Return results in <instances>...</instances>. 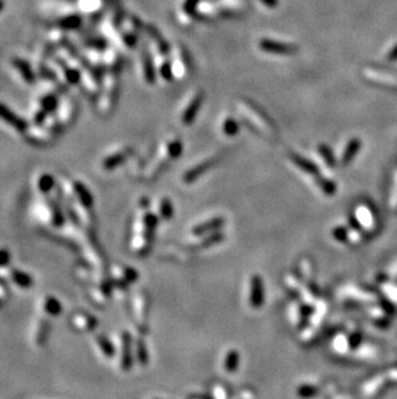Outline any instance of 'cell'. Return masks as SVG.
Segmentation results:
<instances>
[{
	"label": "cell",
	"instance_id": "cell-34",
	"mask_svg": "<svg viewBox=\"0 0 397 399\" xmlns=\"http://www.w3.org/2000/svg\"><path fill=\"white\" fill-rule=\"evenodd\" d=\"M65 75H66V79L69 83L71 84H75L79 82L80 79V74L79 71L75 70V69H66L65 70Z\"/></svg>",
	"mask_w": 397,
	"mask_h": 399
},
{
	"label": "cell",
	"instance_id": "cell-28",
	"mask_svg": "<svg viewBox=\"0 0 397 399\" xmlns=\"http://www.w3.org/2000/svg\"><path fill=\"white\" fill-rule=\"evenodd\" d=\"M222 129L223 132H225V134H227V136H231V137L232 136H235V134H238V121L232 118L225 119V121H223L222 124Z\"/></svg>",
	"mask_w": 397,
	"mask_h": 399
},
{
	"label": "cell",
	"instance_id": "cell-8",
	"mask_svg": "<svg viewBox=\"0 0 397 399\" xmlns=\"http://www.w3.org/2000/svg\"><path fill=\"white\" fill-rule=\"evenodd\" d=\"M214 162H216V158H209V159L204 160V162H201V163H199L197 166L192 167L191 170H188L187 172H186V175H184L183 180L186 182H191V181H195V180L199 177V176L203 175L204 172L207 170H209L210 167L213 166Z\"/></svg>",
	"mask_w": 397,
	"mask_h": 399
},
{
	"label": "cell",
	"instance_id": "cell-24",
	"mask_svg": "<svg viewBox=\"0 0 397 399\" xmlns=\"http://www.w3.org/2000/svg\"><path fill=\"white\" fill-rule=\"evenodd\" d=\"M318 177V186L321 189V192L325 193L326 195H333L335 193V182L330 181V180L324 179V177H320V176H316Z\"/></svg>",
	"mask_w": 397,
	"mask_h": 399
},
{
	"label": "cell",
	"instance_id": "cell-13",
	"mask_svg": "<svg viewBox=\"0 0 397 399\" xmlns=\"http://www.w3.org/2000/svg\"><path fill=\"white\" fill-rule=\"evenodd\" d=\"M51 329V324L47 319H40L36 322L35 328H34V342L36 345H43L47 341L48 333Z\"/></svg>",
	"mask_w": 397,
	"mask_h": 399
},
{
	"label": "cell",
	"instance_id": "cell-32",
	"mask_svg": "<svg viewBox=\"0 0 397 399\" xmlns=\"http://www.w3.org/2000/svg\"><path fill=\"white\" fill-rule=\"evenodd\" d=\"M57 107V99L53 96H47L42 100V109L45 112H51Z\"/></svg>",
	"mask_w": 397,
	"mask_h": 399
},
{
	"label": "cell",
	"instance_id": "cell-9",
	"mask_svg": "<svg viewBox=\"0 0 397 399\" xmlns=\"http://www.w3.org/2000/svg\"><path fill=\"white\" fill-rule=\"evenodd\" d=\"M121 342H123V353H121L120 366L124 371L129 370L132 366V344H131V336L128 333H123L121 336Z\"/></svg>",
	"mask_w": 397,
	"mask_h": 399
},
{
	"label": "cell",
	"instance_id": "cell-17",
	"mask_svg": "<svg viewBox=\"0 0 397 399\" xmlns=\"http://www.w3.org/2000/svg\"><path fill=\"white\" fill-rule=\"evenodd\" d=\"M141 64H142V71H143V78L149 84H154L155 82V69L151 62V58L147 55L146 52H143L142 58H141Z\"/></svg>",
	"mask_w": 397,
	"mask_h": 399
},
{
	"label": "cell",
	"instance_id": "cell-2",
	"mask_svg": "<svg viewBox=\"0 0 397 399\" xmlns=\"http://www.w3.org/2000/svg\"><path fill=\"white\" fill-rule=\"evenodd\" d=\"M172 69L174 77L177 78H186L190 75L192 70V64H191V57L188 52L186 51L184 47L177 45L173 51V62Z\"/></svg>",
	"mask_w": 397,
	"mask_h": 399
},
{
	"label": "cell",
	"instance_id": "cell-30",
	"mask_svg": "<svg viewBox=\"0 0 397 399\" xmlns=\"http://www.w3.org/2000/svg\"><path fill=\"white\" fill-rule=\"evenodd\" d=\"M136 354H137V361L140 362L141 364H146L149 361V354H147V349L143 344V341H138L136 344Z\"/></svg>",
	"mask_w": 397,
	"mask_h": 399
},
{
	"label": "cell",
	"instance_id": "cell-38",
	"mask_svg": "<svg viewBox=\"0 0 397 399\" xmlns=\"http://www.w3.org/2000/svg\"><path fill=\"white\" fill-rule=\"evenodd\" d=\"M4 9V1L3 0H0V12Z\"/></svg>",
	"mask_w": 397,
	"mask_h": 399
},
{
	"label": "cell",
	"instance_id": "cell-7",
	"mask_svg": "<svg viewBox=\"0 0 397 399\" xmlns=\"http://www.w3.org/2000/svg\"><path fill=\"white\" fill-rule=\"evenodd\" d=\"M0 119H3L5 123L12 125L13 128H16L17 131L23 132L27 128V123L23 120L22 118H19L18 115H16L12 110L5 106L4 103H0Z\"/></svg>",
	"mask_w": 397,
	"mask_h": 399
},
{
	"label": "cell",
	"instance_id": "cell-25",
	"mask_svg": "<svg viewBox=\"0 0 397 399\" xmlns=\"http://www.w3.org/2000/svg\"><path fill=\"white\" fill-rule=\"evenodd\" d=\"M318 151V155L321 157V159L324 160L327 166L334 167V164H335V159H334V155H333V153H331L330 147L326 146V145H320Z\"/></svg>",
	"mask_w": 397,
	"mask_h": 399
},
{
	"label": "cell",
	"instance_id": "cell-21",
	"mask_svg": "<svg viewBox=\"0 0 397 399\" xmlns=\"http://www.w3.org/2000/svg\"><path fill=\"white\" fill-rule=\"evenodd\" d=\"M95 344H97L98 349L101 350V353L105 355V357H112V355H114L115 353L114 345H112V342L110 341L107 337H105V336L102 335L95 336Z\"/></svg>",
	"mask_w": 397,
	"mask_h": 399
},
{
	"label": "cell",
	"instance_id": "cell-37",
	"mask_svg": "<svg viewBox=\"0 0 397 399\" xmlns=\"http://www.w3.org/2000/svg\"><path fill=\"white\" fill-rule=\"evenodd\" d=\"M259 1H261L264 6H267V8H271V9L276 8L277 4H279V0H259Z\"/></svg>",
	"mask_w": 397,
	"mask_h": 399
},
{
	"label": "cell",
	"instance_id": "cell-1",
	"mask_svg": "<svg viewBox=\"0 0 397 399\" xmlns=\"http://www.w3.org/2000/svg\"><path fill=\"white\" fill-rule=\"evenodd\" d=\"M238 110L244 119L258 133L263 134L267 138L276 137L277 128L270 116L258 107L255 103H253L249 100H238Z\"/></svg>",
	"mask_w": 397,
	"mask_h": 399
},
{
	"label": "cell",
	"instance_id": "cell-3",
	"mask_svg": "<svg viewBox=\"0 0 397 399\" xmlns=\"http://www.w3.org/2000/svg\"><path fill=\"white\" fill-rule=\"evenodd\" d=\"M204 100V93L201 90H196V92L192 93L190 99L187 100V103L184 105L183 112L181 115V121L184 125H190L194 121L197 111L201 107Z\"/></svg>",
	"mask_w": 397,
	"mask_h": 399
},
{
	"label": "cell",
	"instance_id": "cell-15",
	"mask_svg": "<svg viewBox=\"0 0 397 399\" xmlns=\"http://www.w3.org/2000/svg\"><path fill=\"white\" fill-rule=\"evenodd\" d=\"M9 278L10 281H12L16 286H18L19 288H30L32 286V283H34L32 278L27 274V273L17 270V269L10 270Z\"/></svg>",
	"mask_w": 397,
	"mask_h": 399
},
{
	"label": "cell",
	"instance_id": "cell-12",
	"mask_svg": "<svg viewBox=\"0 0 397 399\" xmlns=\"http://www.w3.org/2000/svg\"><path fill=\"white\" fill-rule=\"evenodd\" d=\"M74 190L77 193L75 195H77V198L78 200H79L80 204L83 205V208L89 209V208L92 207L93 204L92 195H90V192H89L88 189H86L81 182L79 181L74 182Z\"/></svg>",
	"mask_w": 397,
	"mask_h": 399
},
{
	"label": "cell",
	"instance_id": "cell-23",
	"mask_svg": "<svg viewBox=\"0 0 397 399\" xmlns=\"http://www.w3.org/2000/svg\"><path fill=\"white\" fill-rule=\"evenodd\" d=\"M318 393H320L318 388L314 387V385H302V387H299L298 390H297V394H298V397L302 399L315 398V397L318 396Z\"/></svg>",
	"mask_w": 397,
	"mask_h": 399
},
{
	"label": "cell",
	"instance_id": "cell-35",
	"mask_svg": "<svg viewBox=\"0 0 397 399\" xmlns=\"http://www.w3.org/2000/svg\"><path fill=\"white\" fill-rule=\"evenodd\" d=\"M333 236L339 242H344L347 239V230L344 227H335L333 230Z\"/></svg>",
	"mask_w": 397,
	"mask_h": 399
},
{
	"label": "cell",
	"instance_id": "cell-29",
	"mask_svg": "<svg viewBox=\"0 0 397 399\" xmlns=\"http://www.w3.org/2000/svg\"><path fill=\"white\" fill-rule=\"evenodd\" d=\"M159 73L160 77H161L162 79H165L169 82V80L172 79L173 75H174L172 69V62H170V61H164V62H161V64L159 65Z\"/></svg>",
	"mask_w": 397,
	"mask_h": 399
},
{
	"label": "cell",
	"instance_id": "cell-4",
	"mask_svg": "<svg viewBox=\"0 0 397 399\" xmlns=\"http://www.w3.org/2000/svg\"><path fill=\"white\" fill-rule=\"evenodd\" d=\"M261 51L266 53H272V55H293L297 52V47L289 43L277 42V40H271V39H262L258 43Z\"/></svg>",
	"mask_w": 397,
	"mask_h": 399
},
{
	"label": "cell",
	"instance_id": "cell-33",
	"mask_svg": "<svg viewBox=\"0 0 397 399\" xmlns=\"http://www.w3.org/2000/svg\"><path fill=\"white\" fill-rule=\"evenodd\" d=\"M80 25V17L79 16H71L61 21V26L64 29H77Z\"/></svg>",
	"mask_w": 397,
	"mask_h": 399
},
{
	"label": "cell",
	"instance_id": "cell-5",
	"mask_svg": "<svg viewBox=\"0 0 397 399\" xmlns=\"http://www.w3.org/2000/svg\"><path fill=\"white\" fill-rule=\"evenodd\" d=\"M71 324L75 329L78 331H83V332H88V331H93L95 327L98 326V320L95 319L94 316L90 315L89 313L85 311H78L73 315L71 318Z\"/></svg>",
	"mask_w": 397,
	"mask_h": 399
},
{
	"label": "cell",
	"instance_id": "cell-6",
	"mask_svg": "<svg viewBox=\"0 0 397 399\" xmlns=\"http://www.w3.org/2000/svg\"><path fill=\"white\" fill-rule=\"evenodd\" d=\"M264 301V286L263 279L259 275H254L250 279V295H249V302L253 306V309L263 305Z\"/></svg>",
	"mask_w": 397,
	"mask_h": 399
},
{
	"label": "cell",
	"instance_id": "cell-36",
	"mask_svg": "<svg viewBox=\"0 0 397 399\" xmlns=\"http://www.w3.org/2000/svg\"><path fill=\"white\" fill-rule=\"evenodd\" d=\"M9 260H10L9 251L5 248H0V268L8 265Z\"/></svg>",
	"mask_w": 397,
	"mask_h": 399
},
{
	"label": "cell",
	"instance_id": "cell-27",
	"mask_svg": "<svg viewBox=\"0 0 397 399\" xmlns=\"http://www.w3.org/2000/svg\"><path fill=\"white\" fill-rule=\"evenodd\" d=\"M357 147H359V144L357 141H351L350 144L347 145V147L344 149L343 154H342V164H348L351 162V159L353 158V155L357 151Z\"/></svg>",
	"mask_w": 397,
	"mask_h": 399
},
{
	"label": "cell",
	"instance_id": "cell-16",
	"mask_svg": "<svg viewBox=\"0 0 397 399\" xmlns=\"http://www.w3.org/2000/svg\"><path fill=\"white\" fill-rule=\"evenodd\" d=\"M223 222H225V221H223V218L221 217L212 218V220L205 221L203 224L197 225L196 227H194V229H192V233H194L195 235H203V234L209 233V231H214V230H217L218 227H221L223 225Z\"/></svg>",
	"mask_w": 397,
	"mask_h": 399
},
{
	"label": "cell",
	"instance_id": "cell-20",
	"mask_svg": "<svg viewBox=\"0 0 397 399\" xmlns=\"http://www.w3.org/2000/svg\"><path fill=\"white\" fill-rule=\"evenodd\" d=\"M128 155H129V150H124L120 151V153L112 154V155H110V157H107L105 160H103V168H105V170H114L115 167H118L119 164H121L125 159H127Z\"/></svg>",
	"mask_w": 397,
	"mask_h": 399
},
{
	"label": "cell",
	"instance_id": "cell-31",
	"mask_svg": "<svg viewBox=\"0 0 397 399\" xmlns=\"http://www.w3.org/2000/svg\"><path fill=\"white\" fill-rule=\"evenodd\" d=\"M160 214H161V217L165 218V220L172 218L173 205L172 201L169 200V199H162L161 200V204H160Z\"/></svg>",
	"mask_w": 397,
	"mask_h": 399
},
{
	"label": "cell",
	"instance_id": "cell-18",
	"mask_svg": "<svg viewBox=\"0 0 397 399\" xmlns=\"http://www.w3.org/2000/svg\"><path fill=\"white\" fill-rule=\"evenodd\" d=\"M162 151L165 153V157L169 159H175L181 155L182 153V144L181 140L178 138H173L165 142V145L162 146Z\"/></svg>",
	"mask_w": 397,
	"mask_h": 399
},
{
	"label": "cell",
	"instance_id": "cell-22",
	"mask_svg": "<svg viewBox=\"0 0 397 399\" xmlns=\"http://www.w3.org/2000/svg\"><path fill=\"white\" fill-rule=\"evenodd\" d=\"M238 363H240V355L236 350H231L227 353L226 355V361H225V368L227 372H235L238 367Z\"/></svg>",
	"mask_w": 397,
	"mask_h": 399
},
{
	"label": "cell",
	"instance_id": "cell-19",
	"mask_svg": "<svg viewBox=\"0 0 397 399\" xmlns=\"http://www.w3.org/2000/svg\"><path fill=\"white\" fill-rule=\"evenodd\" d=\"M13 65L18 69V71L21 73V75H22L23 79H25L27 83L32 84L35 82V75H34L31 67H30V65L27 64V62L19 60V58H13Z\"/></svg>",
	"mask_w": 397,
	"mask_h": 399
},
{
	"label": "cell",
	"instance_id": "cell-11",
	"mask_svg": "<svg viewBox=\"0 0 397 399\" xmlns=\"http://www.w3.org/2000/svg\"><path fill=\"white\" fill-rule=\"evenodd\" d=\"M292 158V162L298 167L299 170L303 171V172L309 173V175L312 176H318V167L316 164H314L311 160L306 159V158L301 157L298 154H292L290 155Z\"/></svg>",
	"mask_w": 397,
	"mask_h": 399
},
{
	"label": "cell",
	"instance_id": "cell-14",
	"mask_svg": "<svg viewBox=\"0 0 397 399\" xmlns=\"http://www.w3.org/2000/svg\"><path fill=\"white\" fill-rule=\"evenodd\" d=\"M42 306L44 313L49 316H57L62 311V303L53 296H44Z\"/></svg>",
	"mask_w": 397,
	"mask_h": 399
},
{
	"label": "cell",
	"instance_id": "cell-10",
	"mask_svg": "<svg viewBox=\"0 0 397 399\" xmlns=\"http://www.w3.org/2000/svg\"><path fill=\"white\" fill-rule=\"evenodd\" d=\"M147 32H149L151 39H153L158 53H159L160 56H162V57H165V56L169 53V51H170V47H169L168 43L164 40V38L160 35L159 32L156 31L155 27H153V26H147Z\"/></svg>",
	"mask_w": 397,
	"mask_h": 399
},
{
	"label": "cell",
	"instance_id": "cell-26",
	"mask_svg": "<svg viewBox=\"0 0 397 399\" xmlns=\"http://www.w3.org/2000/svg\"><path fill=\"white\" fill-rule=\"evenodd\" d=\"M54 186V179L51 175H43L38 181L39 190L44 194L49 193Z\"/></svg>",
	"mask_w": 397,
	"mask_h": 399
}]
</instances>
